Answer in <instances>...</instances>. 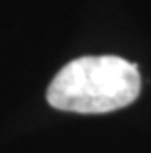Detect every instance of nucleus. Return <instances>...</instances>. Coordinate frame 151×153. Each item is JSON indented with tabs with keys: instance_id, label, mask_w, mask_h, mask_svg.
Masks as SVG:
<instances>
[{
	"instance_id": "f257e3e1",
	"label": "nucleus",
	"mask_w": 151,
	"mask_h": 153,
	"mask_svg": "<svg viewBox=\"0 0 151 153\" xmlns=\"http://www.w3.org/2000/svg\"><path fill=\"white\" fill-rule=\"evenodd\" d=\"M141 75L135 63L116 55H89L67 63L47 86L55 110L104 114L129 106L139 96Z\"/></svg>"
}]
</instances>
